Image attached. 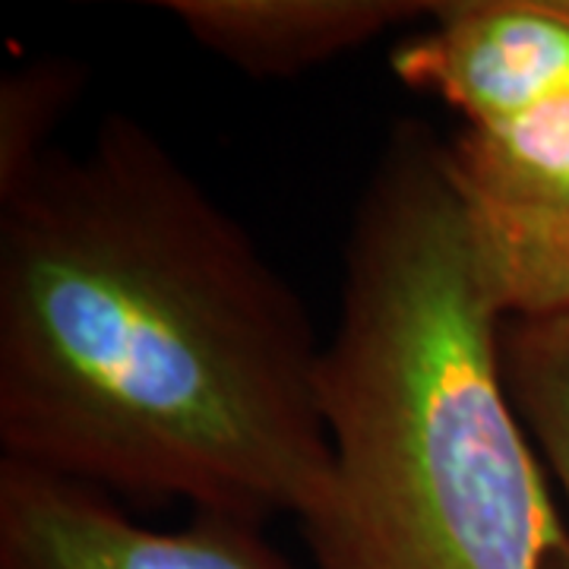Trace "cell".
Segmentation results:
<instances>
[{"mask_svg": "<svg viewBox=\"0 0 569 569\" xmlns=\"http://www.w3.org/2000/svg\"><path fill=\"white\" fill-rule=\"evenodd\" d=\"M503 373L538 456L569 503V317L507 320ZM548 569H569V541Z\"/></svg>", "mask_w": 569, "mask_h": 569, "instance_id": "cell-8", "label": "cell"}, {"mask_svg": "<svg viewBox=\"0 0 569 569\" xmlns=\"http://www.w3.org/2000/svg\"><path fill=\"white\" fill-rule=\"evenodd\" d=\"M447 168L466 200L503 209L569 206V96L516 118L468 123L447 146Z\"/></svg>", "mask_w": 569, "mask_h": 569, "instance_id": "cell-6", "label": "cell"}, {"mask_svg": "<svg viewBox=\"0 0 569 569\" xmlns=\"http://www.w3.org/2000/svg\"><path fill=\"white\" fill-rule=\"evenodd\" d=\"M447 146L402 127L346 244L320 399L332 488L301 522L317 569H548L569 526L503 373Z\"/></svg>", "mask_w": 569, "mask_h": 569, "instance_id": "cell-2", "label": "cell"}, {"mask_svg": "<svg viewBox=\"0 0 569 569\" xmlns=\"http://www.w3.org/2000/svg\"><path fill=\"white\" fill-rule=\"evenodd\" d=\"M82 73L73 63L41 61L17 70L0 92V193L39 168L51 152L48 137L80 92Z\"/></svg>", "mask_w": 569, "mask_h": 569, "instance_id": "cell-9", "label": "cell"}, {"mask_svg": "<svg viewBox=\"0 0 569 569\" xmlns=\"http://www.w3.org/2000/svg\"><path fill=\"white\" fill-rule=\"evenodd\" d=\"M0 569H291L257 522L197 512L159 531L114 497L0 462Z\"/></svg>", "mask_w": 569, "mask_h": 569, "instance_id": "cell-3", "label": "cell"}, {"mask_svg": "<svg viewBox=\"0 0 569 569\" xmlns=\"http://www.w3.org/2000/svg\"><path fill=\"white\" fill-rule=\"evenodd\" d=\"M440 3L415 0H171L164 10L200 41L253 77H291L348 54Z\"/></svg>", "mask_w": 569, "mask_h": 569, "instance_id": "cell-5", "label": "cell"}, {"mask_svg": "<svg viewBox=\"0 0 569 569\" xmlns=\"http://www.w3.org/2000/svg\"><path fill=\"white\" fill-rule=\"evenodd\" d=\"M320 367L298 295L140 121L0 193L3 462L305 522L332 488Z\"/></svg>", "mask_w": 569, "mask_h": 569, "instance_id": "cell-1", "label": "cell"}, {"mask_svg": "<svg viewBox=\"0 0 569 569\" xmlns=\"http://www.w3.org/2000/svg\"><path fill=\"white\" fill-rule=\"evenodd\" d=\"M396 44L392 73L468 123L516 118L569 96V0H456Z\"/></svg>", "mask_w": 569, "mask_h": 569, "instance_id": "cell-4", "label": "cell"}, {"mask_svg": "<svg viewBox=\"0 0 569 569\" xmlns=\"http://www.w3.org/2000/svg\"><path fill=\"white\" fill-rule=\"evenodd\" d=\"M466 209L503 317H569V206L503 209L466 200Z\"/></svg>", "mask_w": 569, "mask_h": 569, "instance_id": "cell-7", "label": "cell"}]
</instances>
